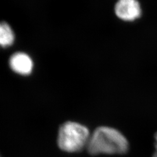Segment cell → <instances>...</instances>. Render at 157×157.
<instances>
[{
	"instance_id": "cell-1",
	"label": "cell",
	"mask_w": 157,
	"mask_h": 157,
	"mask_svg": "<svg viewBox=\"0 0 157 157\" xmlns=\"http://www.w3.org/2000/svg\"><path fill=\"white\" fill-rule=\"evenodd\" d=\"M129 143L125 137L116 129L101 126L90 136L87 145L91 155L101 154H123L128 151Z\"/></svg>"
},
{
	"instance_id": "cell-2",
	"label": "cell",
	"mask_w": 157,
	"mask_h": 157,
	"mask_svg": "<svg viewBox=\"0 0 157 157\" xmlns=\"http://www.w3.org/2000/svg\"><path fill=\"white\" fill-rule=\"evenodd\" d=\"M90 137L89 130L86 126L77 122H67L59 128L58 144L64 151H80L87 146Z\"/></svg>"
},
{
	"instance_id": "cell-3",
	"label": "cell",
	"mask_w": 157,
	"mask_h": 157,
	"mask_svg": "<svg viewBox=\"0 0 157 157\" xmlns=\"http://www.w3.org/2000/svg\"><path fill=\"white\" fill-rule=\"evenodd\" d=\"M141 8L137 0H118L115 6V13L120 19L132 22L141 15Z\"/></svg>"
},
{
	"instance_id": "cell-4",
	"label": "cell",
	"mask_w": 157,
	"mask_h": 157,
	"mask_svg": "<svg viewBox=\"0 0 157 157\" xmlns=\"http://www.w3.org/2000/svg\"><path fill=\"white\" fill-rule=\"evenodd\" d=\"M12 70L19 75L26 76L32 72L33 61L31 57L25 52H17L12 54L9 60Z\"/></svg>"
},
{
	"instance_id": "cell-5",
	"label": "cell",
	"mask_w": 157,
	"mask_h": 157,
	"mask_svg": "<svg viewBox=\"0 0 157 157\" xmlns=\"http://www.w3.org/2000/svg\"><path fill=\"white\" fill-rule=\"evenodd\" d=\"M15 39V33L10 25L6 22H0V48L11 46Z\"/></svg>"
},
{
	"instance_id": "cell-6",
	"label": "cell",
	"mask_w": 157,
	"mask_h": 157,
	"mask_svg": "<svg viewBox=\"0 0 157 157\" xmlns=\"http://www.w3.org/2000/svg\"><path fill=\"white\" fill-rule=\"evenodd\" d=\"M155 151L153 154L152 157H157V132L155 135Z\"/></svg>"
}]
</instances>
